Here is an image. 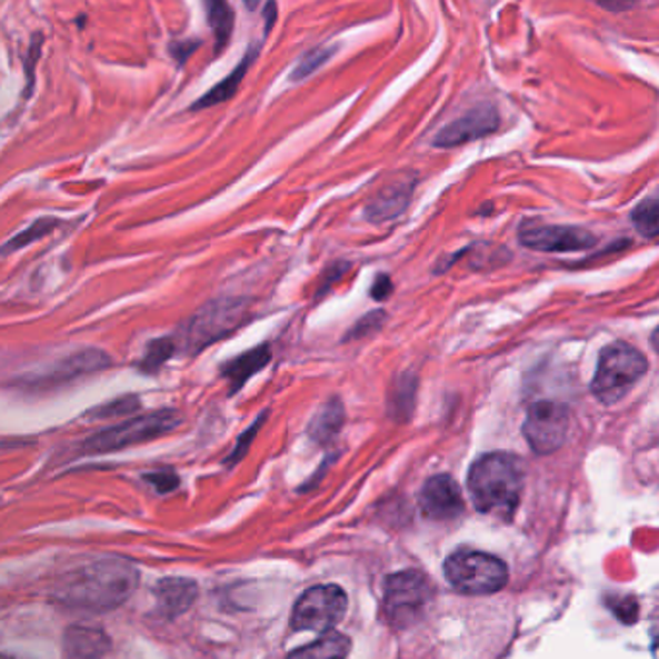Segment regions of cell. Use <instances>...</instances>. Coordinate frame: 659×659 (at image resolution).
Listing matches in <instances>:
<instances>
[{
	"instance_id": "ffe728a7",
	"label": "cell",
	"mask_w": 659,
	"mask_h": 659,
	"mask_svg": "<svg viewBox=\"0 0 659 659\" xmlns=\"http://www.w3.org/2000/svg\"><path fill=\"white\" fill-rule=\"evenodd\" d=\"M208 8V22L213 30V38H216V54L224 51V47L229 44L232 38V30H234V10L227 2L221 0H213L206 4Z\"/></svg>"
},
{
	"instance_id": "e0dca14e",
	"label": "cell",
	"mask_w": 659,
	"mask_h": 659,
	"mask_svg": "<svg viewBox=\"0 0 659 659\" xmlns=\"http://www.w3.org/2000/svg\"><path fill=\"white\" fill-rule=\"evenodd\" d=\"M269 362H271L269 345H260V347L246 350L242 355L224 363L221 368V376L229 379L230 393L240 391L246 386V381L253 378L258 371L263 370Z\"/></svg>"
},
{
	"instance_id": "1f68e13d",
	"label": "cell",
	"mask_w": 659,
	"mask_h": 659,
	"mask_svg": "<svg viewBox=\"0 0 659 659\" xmlns=\"http://www.w3.org/2000/svg\"><path fill=\"white\" fill-rule=\"evenodd\" d=\"M198 44H200V41H184V43H174L171 44V52L174 54V57H177L178 62L182 64V62H186L188 57H190V54H192V52L198 49Z\"/></svg>"
},
{
	"instance_id": "7a4b0ae2",
	"label": "cell",
	"mask_w": 659,
	"mask_h": 659,
	"mask_svg": "<svg viewBox=\"0 0 659 659\" xmlns=\"http://www.w3.org/2000/svg\"><path fill=\"white\" fill-rule=\"evenodd\" d=\"M468 488L478 511L511 517L525 488L522 462L509 452L483 455L470 468Z\"/></svg>"
},
{
	"instance_id": "3957f363",
	"label": "cell",
	"mask_w": 659,
	"mask_h": 659,
	"mask_svg": "<svg viewBox=\"0 0 659 659\" xmlns=\"http://www.w3.org/2000/svg\"><path fill=\"white\" fill-rule=\"evenodd\" d=\"M248 311V302L242 298H219L201 306L174 335L178 350L192 356L200 355L201 350L222 341L244 326Z\"/></svg>"
},
{
	"instance_id": "52a82bcc",
	"label": "cell",
	"mask_w": 659,
	"mask_h": 659,
	"mask_svg": "<svg viewBox=\"0 0 659 659\" xmlns=\"http://www.w3.org/2000/svg\"><path fill=\"white\" fill-rule=\"evenodd\" d=\"M349 600L341 586H313L306 590L292 611V629L327 635L347 616Z\"/></svg>"
},
{
	"instance_id": "8fae6325",
	"label": "cell",
	"mask_w": 659,
	"mask_h": 659,
	"mask_svg": "<svg viewBox=\"0 0 659 659\" xmlns=\"http://www.w3.org/2000/svg\"><path fill=\"white\" fill-rule=\"evenodd\" d=\"M499 127H501V117L496 107L478 104L460 119L452 120L449 127L439 130L438 136L433 138V146L438 149L459 148L468 141L480 140L489 133H496Z\"/></svg>"
},
{
	"instance_id": "4316f807",
	"label": "cell",
	"mask_w": 659,
	"mask_h": 659,
	"mask_svg": "<svg viewBox=\"0 0 659 659\" xmlns=\"http://www.w3.org/2000/svg\"><path fill=\"white\" fill-rule=\"evenodd\" d=\"M140 408V399L128 395V397H120V399L107 402L103 407L93 408L89 415L96 418H117V416L132 415L133 410Z\"/></svg>"
},
{
	"instance_id": "7c38bea8",
	"label": "cell",
	"mask_w": 659,
	"mask_h": 659,
	"mask_svg": "<svg viewBox=\"0 0 659 659\" xmlns=\"http://www.w3.org/2000/svg\"><path fill=\"white\" fill-rule=\"evenodd\" d=\"M422 512L431 520L459 519L465 511L459 483L451 476L438 475L423 483L420 493Z\"/></svg>"
},
{
	"instance_id": "5b68a950",
	"label": "cell",
	"mask_w": 659,
	"mask_h": 659,
	"mask_svg": "<svg viewBox=\"0 0 659 659\" xmlns=\"http://www.w3.org/2000/svg\"><path fill=\"white\" fill-rule=\"evenodd\" d=\"M180 426V415L172 408H163L148 415L133 416L127 422L117 423L107 430L97 431L82 445L83 455H103L122 451L133 445L149 443L163 438Z\"/></svg>"
},
{
	"instance_id": "d6a6232c",
	"label": "cell",
	"mask_w": 659,
	"mask_h": 659,
	"mask_svg": "<svg viewBox=\"0 0 659 659\" xmlns=\"http://www.w3.org/2000/svg\"><path fill=\"white\" fill-rule=\"evenodd\" d=\"M600 7L603 8V10H609V12H622V10H630L635 4H632V2H611V4L600 2Z\"/></svg>"
},
{
	"instance_id": "9c48e42d",
	"label": "cell",
	"mask_w": 659,
	"mask_h": 659,
	"mask_svg": "<svg viewBox=\"0 0 659 659\" xmlns=\"http://www.w3.org/2000/svg\"><path fill=\"white\" fill-rule=\"evenodd\" d=\"M569 408L557 400H538L528 408L522 433L536 455L559 451L569 433Z\"/></svg>"
},
{
	"instance_id": "d4e9b609",
	"label": "cell",
	"mask_w": 659,
	"mask_h": 659,
	"mask_svg": "<svg viewBox=\"0 0 659 659\" xmlns=\"http://www.w3.org/2000/svg\"><path fill=\"white\" fill-rule=\"evenodd\" d=\"M335 51L337 49H333V47H316L310 52H306L304 57L298 62L297 68L292 70L290 80L300 82V80H304L308 76L313 74L319 67H323L327 60L333 57Z\"/></svg>"
},
{
	"instance_id": "f546056e",
	"label": "cell",
	"mask_w": 659,
	"mask_h": 659,
	"mask_svg": "<svg viewBox=\"0 0 659 659\" xmlns=\"http://www.w3.org/2000/svg\"><path fill=\"white\" fill-rule=\"evenodd\" d=\"M391 292H393V281L387 274H379L376 282H373V287H371V298L381 302V300L391 297Z\"/></svg>"
},
{
	"instance_id": "6da1fadb",
	"label": "cell",
	"mask_w": 659,
	"mask_h": 659,
	"mask_svg": "<svg viewBox=\"0 0 659 659\" xmlns=\"http://www.w3.org/2000/svg\"><path fill=\"white\" fill-rule=\"evenodd\" d=\"M140 582V572L124 559H103L70 572L54 590V600L68 609L107 613L127 603Z\"/></svg>"
},
{
	"instance_id": "836d02e7",
	"label": "cell",
	"mask_w": 659,
	"mask_h": 659,
	"mask_svg": "<svg viewBox=\"0 0 659 659\" xmlns=\"http://www.w3.org/2000/svg\"><path fill=\"white\" fill-rule=\"evenodd\" d=\"M274 14H277V4H267V8H266V20H267L266 33H269V30H271V23H274Z\"/></svg>"
},
{
	"instance_id": "83f0119b",
	"label": "cell",
	"mask_w": 659,
	"mask_h": 659,
	"mask_svg": "<svg viewBox=\"0 0 659 659\" xmlns=\"http://www.w3.org/2000/svg\"><path fill=\"white\" fill-rule=\"evenodd\" d=\"M387 313L383 310H376L368 313L366 318L360 319L358 323H356L355 329L347 335V339L345 341H349V339H363V337H368V335L376 333L379 331L383 323H386Z\"/></svg>"
},
{
	"instance_id": "8992f818",
	"label": "cell",
	"mask_w": 659,
	"mask_h": 659,
	"mask_svg": "<svg viewBox=\"0 0 659 659\" xmlns=\"http://www.w3.org/2000/svg\"><path fill=\"white\" fill-rule=\"evenodd\" d=\"M445 578L460 593L489 596L503 590L509 580L507 565L482 551H457L447 557Z\"/></svg>"
},
{
	"instance_id": "4fadbf2b",
	"label": "cell",
	"mask_w": 659,
	"mask_h": 659,
	"mask_svg": "<svg viewBox=\"0 0 659 659\" xmlns=\"http://www.w3.org/2000/svg\"><path fill=\"white\" fill-rule=\"evenodd\" d=\"M109 366H111V356L103 350L91 349V347L76 350L72 355H68L67 358L54 363V368H51L47 376L39 379V383L41 386H60V383L72 381V379L97 373Z\"/></svg>"
},
{
	"instance_id": "2e32d148",
	"label": "cell",
	"mask_w": 659,
	"mask_h": 659,
	"mask_svg": "<svg viewBox=\"0 0 659 659\" xmlns=\"http://www.w3.org/2000/svg\"><path fill=\"white\" fill-rule=\"evenodd\" d=\"M412 192H415V180H405V182L389 186L368 203L366 219L373 222L391 221L408 208Z\"/></svg>"
},
{
	"instance_id": "9a60e30c",
	"label": "cell",
	"mask_w": 659,
	"mask_h": 659,
	"mask_svg": "<svg viewBox=\"0 0 659 659\" xmlns=\"http://www.w3.org/2000/svg\"><path fill=\"white\" fill-rule=\"evenodd\" d=\"M111 650V638L103 629L72 625L64 632V656L67 659H101Z\"/></svg>"
},
{
	"instance_id": "ba28073f",
	"label": "cell",
	"mask_w": 659,
	"mask_h": 659,
	"mask_svg": "<svg viewBox=\"0 0 659 659\" xmlns=\"http://www.w3.org/2000/svg\"><path fill=\"white\" fill-rule=\"evenodd\" d=\"M383 609L395 627H408L422 616L431 598L428 578L416 571H402L386 580Z\"/></svg>"
},
{
	"instance_id": "603a6c76",
	"label": "cell",
	"mask_w": 659,
	"mask_h": 659,
	"mask_svg": "<svg viewBox=\"0 0 659 659\" xmlns=\"http://www.w3.org/2000/svg\"><path fill=\"white\" fill-rule=\"evenodd\" d=\"M177 350L178 347L174 337H161V339H156V341L149 342L148 349H146V355L141 358V362L138 363V368H140L143 373H156L163 363L171 360L172 355H174Z\"/></svg>"
},
{
	"instance_id": "5bb4252c",
	"label": "cell",
	"mask_w": 659,
	"mask_h": 659,
	"mask_svg": "<svg viewBox=\"0 0 659 659\" xmlns=\"http://www.w3.org/2000/svg\"><path fill=\"white\" fill-rule=\"evenodd\" d=\"M156 600L159 616L177 619L198 600V585L192 578H163L156 585Z\"/></svg>"
},
{
	"instance_id": "f1b7e54d",
	"label": "cell",
	"mask_w": 659,
	"mask_h": 659,
	"mask_svg": "<svg viewBox=\"0 0 659 659\" xmlns=\"http://www.w3.org/2000/svg\"><path fill=\"white\" fill-rule=\"evenodd\" d=\"M146 480H148L153 488L159 491V493H169V491H174L178 488V476L171 470H164V472H151V475L146 476Z\"/></svg>"
},
{
	"instance_id": "30bf717a",
	"label": "cell",
	"mask_w": 659,
	"mask_h": 659,
	"mask_svg": "<svg viewBox=\"0 0 659 659\" xmlns=\"http://www.w3.org/2000/svg\"><path fill=\"white\" fill-rule=\"evenodd\" d=\"M520 244L528 250L546 253L585 252L598 244L590 230L571 224H538L527 222L519 232Z\"/></svg>"
},
{
	"instance_id": "cb8c5ba5",
	"label": "cell",
	"mask_w": 659,
	"mask_h": 659,
	"mask_svg": "<svg viewBox=\"0 0 659 659\" xmlns=\"http://www.w3.org/2000/svg\"><path fill=\"white\" fill-rule=\"evenodd\" d=\"M630 221L642 237L653 240L659 232V201L656 198H648L642 203H638L630 213Z\"/></svg>"
},
{
	"instance_id": "277c9868",
	"label": "cell",
	"mask_w": 659,
	"mask_h": 659,
	"mask_svg": "<svg viewBox=\"0 0 659 659\" xmlns=\"http://www.w3.org/2000/svg\"><path fill=\"white\" fill-rule=\"evenodd\" d=\"M646 371L648 360L637 347L629 342H611L601 349L590 389L601 405L611 407L629 395L630 389L645 378Z\"/></svg>"
},
{
	"instance_id": "484cf974",
	"label": "cell",
	"mask_w": 659,
	"mask_h": 659,
	"mask_svg": "<svg viewBox=\"0 0 659 659\" xmlns=\"http://www.w3.org/2000/svg\"><path fill=\"white\" fill-rule=\"evenodd\" d=\"M416 387H418V381H416L415 373H410V371L400 373L399 378L395 379L391 405L397 407V412H399L400 408L410 410L412 402H415Z\"/></svg>"
},
{
	"instance_id": "ac0fdd59",
	"label": "cell",
	"mask_w": 659,
	"mask_h": 659,
	"mask_svg": "<svg viewBox=\"0 0 659 659\" xmlns=\"http://www.w3.org/2000/svg\"><path fill=\"white\" fill-rule=\"evenodd\" d=\"M256 57H258V49L252 47L250 51L246 52L244 59L240 60V64L222 82L217 83L216 88L209 89L206 96L200 97L192 104V111H201V109H209V107H216V104L227 103L229 99L237 96L238 88L244 80L246 72L252 67Z\"/></svg>"
},
{
	"instance_id": "d6986e66",
	"label": "cell",
	"mask_w": 659,
	"mask_h": 659,
	"mask_svg": "<svg viewBox=\"0 0 659 659\" xmlns=\"http://www.w3.org/2000/svg\"><path fill=\"white\" fill-rule=\"evenodd\" d=\"M350 640L339 632H327L313 645L298 648L287 659H347Z\"/></svg>"
},
{
	"instance_id": "4dcf8cb0",
	"label": "cell",
	"mask_w": 659,
	"mask_h": 659,
	"mask_svg": "<svg viewBox=\"0 0 659 659\" xmlns=\"http://www.w3.org/2000/svg\"><path fill=\"white\" fill-rule=\"evenodd\" d=\"M263 418H266V416H261L260 420L253 423L252 428L246 431L244 436L240 438V441H238L237 445V449H234V452H232V457H230V460H238L240 459V457H242V455H244L246 449H248V445L252 443V439L253 436H256V431L260 430V426L261 422H263Z\"/></svg>"
},
{
	"instance_id": "7402d4cb",
	"label": "cell",
	"mask_w": 659,
	"mask_h": 659,
	"mask_svg": "<svg viewBox=\"0 0 659 659\" xmlns=\"http://www.w3.org/2000/svg\"><path fill=\"white\" fill-rule=\"evenodd\" d=\"M342 418H345V412H342L341 400H329L326 407L319 410L316 420L311 422V438H316L318 441L333 438L341 428Z\"/></svg>"
},
{
	"instance_id": "e575fe53",
	"label": "cell",
	"mask_w": 659,
	"mask_h": 659,
	"mask_svg": "<svg viewBox=\"0 0 659 659\" xmlns=\"http://www.w3.org/2000/svg\"><path fill=\"white\" fill-rule=\"evenodd\" d=\"M0 659H20V658H16V656H10V653L0 652Z\"/></svg>"
},
{
	"instance_id": "44dd1931",
	"label": "cell",
	"mask_w": 659,
	"mask_h": 659,
	"mask_svg": "<svg viewBox=\"0 0 659 659\" xmlns=\"http://www.w3.org/2000/svg\"><path fill=\"white\" fill-rule=\"evenodd\" d=\"M60 224H62L60 219L41 217L33 224H30L28 229L18 232L14 238H10L7 244L0 246V256L18 252V250H22L26 246L33 244V242H38L41 238L49 237L51 232H54V229H59Z\"/></svg>"
}]
</instances>
